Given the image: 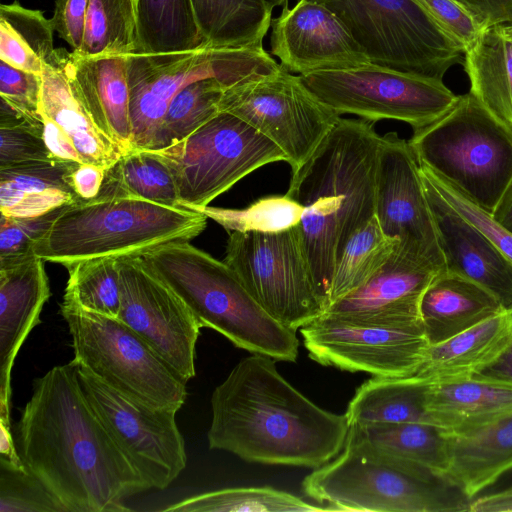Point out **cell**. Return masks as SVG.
<instances>
[{
  "label": "cell",
  "instance_id": "6da1fadb",
  "mask_svg": "<svg viewBox=\"0 0 512 512\" xmlns=\"http://www.w3.org/2000/svg\"><path fill=\"white\" fill-rule=\"evenodd\" d=\"M23 466L67 512H123L149 490L96 416L76 363L52 367L33 382L13 431Z\"/></svg>",
  "mask_w": 512,
  "mask_h": 512
},
{
  "label": "cell",
  "instance_id": "7a4b0ae2",
  "mask_svg": "<svg viewBox=\"0 0 512 512\" xmlns=\"http://www.w3.org/2000/svg\"><path fill=\"white\" fill-rule=\"evenodd\" d=\"M275 361L252 353L214 389L209 447L247 462L323 466L343 450L350 422L304 396Z\"/></svg>",
  "mask_w": 512,
  "mask_h": 512
},
{
  "label": "cell",
  "instance_id": "3957f363",
  "mask_svg": "<svg viewBox=\"0 0 512 512\" xmlns=\"http://www.w3.org/2000/svg\"><path fill=\"white\" fill-rule=\"evenodd\" d=\"M380 142L374 122L340 117L310 157L292 170L286 194L303 207L302 245L326 308L343 248L375 217Z\"/></svg>",
  "mask_w": 512,
  "mask_h": 512
},
{
  "label": "cell",
  "instance_id": "277c9868",
  "mask_svg": "<svg viewBox=\"0 0 512 512\" xmlns=\"http://www.w3.org/2000/svg\"><path fill=\"white\" fill-rule=\"evenodd\" d=\"M139 257L181 298L202 328L219 332L253 354L296 361V331L269 315L224 261L189 241L163 244Z\"/></svg>",
  "mask_w": 512,
  "mask_h": 512
},
{
  "label": "cell",
  "instance_id": "5b68a950",
  "mask_svg": "<svg viewBox=\"0 0 512 512\" xmlns=\"http://www.w3.org/2000/svg\"><path fill=\"white\" fill-rule=\"evenodd\" d=\"M206 225L202 212L135 197L97 196L64 206L33 253L66 268L94 258L139 257L163 244L190 242Z\"/></svg>",
  "mask_w": 512,
  "mask_h": 512
},
{
  "label": "cell",
  "instance_id": "8992f818",
  "mask_svg": "<svg viewBox=\"0 0 512 512\" xmlns=\"http://www.w3.org/2000/svg\"><path fill=\"white\" fill-rule=\"evenodd\" d=\"M304 493L331 511L456 512L470 500L428 470L353 435L343 450L302 482Z\"/></svg>",
  "mask_w": 512,
  "mask_h": 512
},
{
  "label": "cell",
  "instance_id": "52a82bcc",
  "mask_svg": "<svg viewBox=\"0 0 512 512\" xmlns=\"http://www.w3.org/2000/svg\"><path fill=\"white\" fill-rule=\"evenodd\" d=\"M408 142L420 165L491 214L512 182V125L470 92Z\"/></svg>",
  "mask_w": 512,
  "mask_h": 512
},
{
  "label": "cell",
  "instance_id": "ba28073f",
  "mask_svg": "<svg viewBox=\"0 0 512 512\" xmlns=\"http://www.w3.org/2000/svg\"><path fill=\"white\" fill-rule=\"evenodd\" d=\"M60 312L68 325L77 365L150 407L178 412L183 406L188 381L129 326L65 298Z\"/></svg>",
  "mask_w": 512,
  "mask_h": 512
},
{
  "label": "cell",
  "instance_id": "9c48e42d",
  "mask_svg": "<svg viewBox=\"0 0 512 512\" xmlns=\"http://www.w3.org/2000/svg\"><path fill=\"white\" fill-rule=\"evenodd\" d=\"M280 64L261 47L196 49L127 55L131 150H152L170 101L199 79L216 78L227 89L271 74Z\"/></svg>",
  "mask_w": 512,
  "mask_h": 512
},
{
  "label": "cell",
  "instance_id": "30bf717a",
  "mask_svg": "<svg viewBox=\"0 0 512 512\" xmlns=\"http://www.w3.org/2000/svg\"><path fill=\"white\" fill-rule=\"evenodd\" d=\"M151 151L171 171L183 207L198 212L256 169L287 162L273 141L223 111L181 141Z\"/></svg>",
  "mask_w": 512,
  "mask_h": 512
},
{
  "label": "cell",
  "instance_id": "8fae6325",
  "mask_svg": "<svg viewBox=\"0 0 512 512\" xmlns=\"http://www.w3.org/2000/svg\"><path fill=\"white\" fill-rule=\"evenodd\" d=\"M344 23L372 64L442 80L462 51L416 0H315Z\"/></svg>",
  "mask_w": 512,
  "mask_h": 512
},
{
  "label": "cell",
  "instance_id": "7c38bea8",
  "mask_svg": "<svg viewBox=\"0 0 512 512\" xmlns=\"http://www.w3.org/2000/svg\"><path fill=\"white\" fill-rule=\"evenodd\" d=\"M224 262L263 309L287 328L296 331L325 311L299 225L280 232H230Z\"/></svg>",
  "mask_w": 512,
  "mask_h": 512
},
{
  "label": "cell",
  "instance_id": "4fadbf2b",
  "mask_svg": "<svg viewBox=\"0 0 512 512\" xmlns=\"http://www.w3.org/2000/svg\"><path fill=\"white\" fill-rule=\"evenodd\" d=\"M305 86L326 106L376 122L392 119L413 129L444 115L457 101L442 80L388 67L365 66L300 75Z\"/></svg>",
  "mask_w": 512,
  "mask_h": 512
},
{
  "label": "cell",
  "instance_id": "5bb4252c",
  "mask_svg": "<svg viewBox=\"0 0 512 512\" xmlns=\"http://www.w3.org/2000/svg\"><path fill=\"white\" fill-rule=\"evenodd\" d=\"M219 110L241 118L273 141L292 170L310 157L340 118L305 86L300 75L282 66L226 89Z\"/></svg>",
  "mask_w": 512,
  "mask_h": 512
},
{
  "label": "cell",
  "instance_id": "9a60e30c",
  "mask_svg": "<svg viewBox=\"0 0 512 512\" xmlns=\"http://www.w3.org/2000/svg\"><path fill=\"white\" fill-rule=\"evenodd\" d=\"M300 332L315 362L382 377L415 374L429 346L421 323L322 314Z\"/></svg>",
  "mask_w": 512,
  "mask_h": 512
},
{
  "label": "cell",
  "instance_id": "2e32d148",
  "mask_svg": "<svg viewBox=\"0 0 512 512\" xmlns=\"http://www.w3.org/2000/svg\"><path fill=\"white\" fill-rule=\"evenodd\" d=\"M77 370L88 403L120 451L149 489L167 488L187 463L177 412L140 403L86 368L77 365Z\"/></svg>",
  "mask_w": 512,
  "mask_h": 512
},
{
  "label": "cell",
  "instance_id": "e0dca14e",
  "mask_svg": "<svg viewBox=\"0 0 512 512\" xmlns=\"http://www.w3.org/2000/svg\"><path fill=\"white\" fill-rule=\"evenodd\" d=\"M117 260L121 288L118 319L189 381L195 376V348L201 325L181 298L140 257Z\"/></svg>",
  "mask_w": 512,
  "mask_h": 512
},
{
  "label": "cell",
  "instance_id": "ac0fdd59",
  "mask_svg": "<svg viewBox=\"0 0 512 512\" xmlns=\"http://www.w3.org/2000/svg\"><path fill=\"white\" fill-rule=\"evenodd\" d=\"M375 217L386 235L399 240L402 251L446 270L420 164L409 142L395 132L381 137Z\"/></svg>",
  "mask_w": 512,
  "mask_h": 512
},
{
  "label": "cell",
  "instance_id": "d6986e66",
  "mask_svg": "<svg viewBox=\"0 0 512 512\" xmlns=\"http://www.w3.org/2000/svg\"><path fill=\"white\" fill-rule=\"evenodd\" d=\"M271 53L291 73L352 69L370 64L344 23L324 4L299 0L271 20Z\"/></svg>",
  "mask_w": 512,
  "mask_h": 512
},
{
  "label": "cell",
  "instance_id": "ffe728a7",
  "mask_svg": "<svg viewBox=\"0 0 512 512\" xmlns=\"http://www.w3.org/2000/svg\"><path fill=\"white\" fill-rule=\"evenodd\" d=\"M421 176L446 271L481 285L509 310L512 307V262L449 205L422 173Z\"/></svg>",
  "mask_w": 512,
  "mask_h": 512
},
{
  "label": "cell",
  "instance_id": "44dd1931",
  "mask_svg": "<svg viewBox=\"0 0 512 512\" xmlns=\"http://www.w3.org/2000/svg\"><path fill=\"white\" fill-rule=\"evenodd\" d=\"M44 262L32 255L0 267V426L8 428L12 368L50 297Z\"/></svg>",
  "mask_w": 512,
  "mask_h": 512
},
{
  "label": "cell",
  "instance_id": "7402d4cb",
  "mask_svg": "<svg viewBox=\"0 0 512 512\" xmlns=\"http://www.w3.org/2000/svg\"><path fill=\"white\" fill-rule=\"evenodd\" d=\"M442 272L399 248L363 286L331 304L323 314L396 323H421L420 303Z\"/></svg>",
  "mask_w": 512,
  "mask_h": 512
},
{
  "label": "cell",
  "instance_id": "603a6c76",
  "mask_svg": "<svg viewBox=\"0 0 512 512\" xmlns=\"http://www.w3.org/2000/svg\"><path fill=\"white\" fill-rule=\"evenodd\" d=\"M72 85L96 126L124 151L131 150L127 55L78 57L65 62Z\"/></svg>",
  "mask_w": 512,
  "mask_h": 512
},
{
  "label": "cell",
  "instance_id": "cb8c5ba5",
  "mask_svg": "<svg viewBox=\"0 0 512 512\" xmlns=\"http://www.w3.org/2000/svg\"><path fill=\"white\" fill-rule=\"evenodd\" d=\"M512 345V314L505 309L473 327L429 344L415 375L427 386L469 379L495 363Z\"/></svg>",
  "mask_w": 512,
  "mask_h": 512
},
{
  "label": "cell",
  "instance_id": "d4e9b609",
  "mask_svg": "<svg viewBox=\"0 0 512 512\" xmlns=\"http://www.w3.org/2000/svg\"><path fill=\"white\" fill-rule=\"evenodd\" d=\"M441 434L447 452L441 479L469 500L512 470V415L477 429Z\"/></svg>",
  "mask_w": 512,
  "mask_h": 512
},
{
  "label": "cell",
  "instance_id": "484cf974",
  "mask_svg": "<svg viewBox=\"0 0 512 512\" xmlns=\"http://www.w3.org/2000/svg\"><path fill=\"white\" fill-rule=\"evenodd\" d=\"M426 420L443 434L465 432L512 415V380L477 374L426 390Z\"/></svg>",
  "mask_w": 512,
  "mask_h": 512
},
{
  "label": "cell",
  "instance_id": "4316f807",
  "mask_svg": "<svg viewBox=\"0 0 512 512\" xmlns=\"http://www.w3.org/2000/svg\"><path fill=\"white\" fill-rule=\"evenodd\" d=\"M68 51L57 50L42 71L40 113L58 124L73 142L82 163L111 168L125 153L94 123L66 70Z\"/></svg>",
  "mask_w": 512,
  "mask_h": 512
},
{
  "label": "cell",
  "instance_id": "83f0119b",
  "mask_svg": "<svg viewBox=\"0 0 512 512\" xmlns=\"http://www.w3.org/2000/svg\"><path fill=\"white\" fill-rule=\"evenodd\" d=\"M503 310L490 291L446 270L433 278L420 303V317L429 344L449 339Z\"/></svg>",
  "mask_w": 512,
  "mask_h": 512
},
{
  "label": "cell",
  "instance_id": "f1b7e54d",
  "mask_svg": "<svg viewBox=\"0 0 512 512\" xmlns=\"http://www.w3.org/2000/svg\"><path fill=\"white\" fill-rule=\"evenodd\" d=\"M79 164L54 156L0 168L1 214L35 217L79 201L71 180Z\"/></svg>",
  "mask_w": 512,
  "mask_h": 512
},
{
  "label": "cell",
  "instance_id": "f546056e",
  "mask_svg": "<svg viewBox=\"0 0 512 512\" xmlns=\"http://www.w3.org/2000/svg\"><path fill=\"white\" fill-rule=\"evenodd\" d=\"M472 93L489 111L512 125V29L499 24L482 31L464 52Z\"/></svg>",
  "mask_w": 512,
  "mask_h": 512
},
{
  "label": "cell",
  "instance_id": "4dcf8cb0",
  "mask_svg": "<svg viewBox=\"0 0 512 512\" xmlns=\"http://www.w3.org/2000/svg\"><path fill=\"white\" fill-rule=\"evenodd\" d=\"M427 387L415 374L374 376L357 388L345 414L350 426L427 423Z\"/></svg>",
  "mask_w": 512,
  "mask_h": 512
},
{
  "label": "cell",
  "instance_id": "1f68e13d",
  "mask_svg": "<svg viewBox=\"0 0 512 512\" xmlns=\"http://www.w3.org/2000/svg\"><path fill=\"white\" fill-rule=\"evenodd\" d=\"M190 4L204 45L263 46L273 10L266 0H190Z\"/></svg>",
  "mask_w": 512,
  "mask_h": 512
},
{
  "label": "cell",
  "instance_id": "d6a6232c",
  "mask_svg": "<svg viewBox=\"0 0 512 512\" xmlns=\"http://www.w3.org/2000/svg\"><path fill=\"white\" fill-rule=\"evenodd\" d=\"M51 19L40 10L23 7L18 1L0 6V60L11 66L42 74L57 50Z\"/></svg>",
  "mask_w": 512,
  "mask_h": 512
},
{
  "label": "cell",
  "instance_id": "836d02e7",
  "mask_svg": "<svg viewBox=\"0 0 512 512\" xmlns=\"http://www.w3.org/2000/svg\"><path fill=\"white\" fill-rule=\"evenodd\" d=\"M97 196L135 197L173 208H184L171 171L151 150L126 152L106 171Z\"/></svg>",
  "mask_w": 512,
  "mask_h": 512
},
{
  "label": "cell",
  "instance_id": "e575fe53",
  "mask_svg": "<svg viewBox=\"0 0 512 512\" xmlns=\"http://www.w3.org/2000/svg\"><path fill=\"white\" fill-rule=\"evenodd\" d=\"M350 432L373 447L428 470L440 479L446 468L445 438L431 424L351 425Z\"/></svg>",
  "mask_w": 512,
  "mask_h": 512
},
{
  "label": "cell",
  "instance_id": "d590c367",
  "mask_svg": "<svg viewBox=\"0 0 512 512\" xmlns=\"http://www.w3.org/2000/svg\"><path fill=\"white\" fill-rule=\"evenodd\" d=\"M203 45L190 0H139L135 53L175 52Z\"/></svg>",
  "mask_w": 512,
  "mask_h": 512
},
{
  "label": "cell",
  "instance_id": "8d00e7d4",
  "mask_svg": "<svg viewBox=\"0 0 512 512\" xmlns=\"http://www.w3.org/2000/svg\"><path fill=\"white\" fill-rule=\"evenodd\" d=\"M398 245L399 240L386 235L376 217L356 231L335 264L327 308L366 284L388 262Z\"/></svg>",
  "mask_w": 512,
  "mask_h": 512
},
{
  "label": "cell",
  "instance_id": "74e56055",
  "mask_svg": "<svg viewBox=\"0 0 512 512\" xmlns=\"http://www.w3.org/2000/svg\"><path fill=\"white\" fill-rule=\"evenodd\" d=\"M139 0H89L78 57L129 55L138 47Z\"/></svg>",
  "mask_w": 512,
  "mask_h": 512
},
{
  "label": "cell",
  "instance_id": "f35d334b",
  "mask_svg": "<svg viewBox=\"0 0 512 512\" xmlns=\"http://www.w3.org/2000/svg\"><path fill=\"white\" fill-rule=\"evenodd\" d=\"M169 512L331 511L272 487L224 488L190 496L162 509Z\"/></svg>",
  "mask_w": 512,
  "mask_h": 512
},
{
  "label": "cell",
  "instance_id": "ab89813d",
  "mask_svg": "<svg viewBox=\"0 0 512 512\" xmlns=\"http://www.w3.org/2000/svg\"><path fill=\"white\" fill-rule=\"evenodd\" d=\"M226 89L216 78L199 79L180 89L169 103L152 150L181 141L216 116Z\"/></svg>",
  "mask_w": 512,
  "mask_h": 512
},
{
  "label": "cell",
  "instance_id": "60d3db41",
  "mask_svg": "<svg viewBox=\"0 0 512 512\" xmlns=\"http://www.w3.org/2000/svg\"><path fill=\"white\" fill-rule=\"evenodd\" d=\"M67 270L69 278L63 298L85 310L118 318L121 288L117 259L83 260L69 266Z\"/></svg>",
  "mask_w": 512,
  "mask_h": 512
},
{
  "label": "cell",
  "instance_id": "b9f144b4",
  "mask_svg": "<svg viewBox=\"0 0 512 512\" xmlns=\"http://www.w3.org/2000/svg\"><path fill=\"white\" fill-rule=\"evenodd\" d=\"M199 212L220 224L229 233H270L299 225L303 207L285 194L259 198L242 209L206 206Z\"/></svg>",
  "mask_w": 512,
  "mask_h": 512
},
{
  "label": "cell",
  "instance_id": "7bdbcfd3",
  "mask_svg": "<svg viewBox=\"0 0 512 512\" xmlns=\"http://www.w3.org/2000/svg\"><path fill=\"white\" fill-rule=\"evenodd\" d=\"M0 512H67L25 467L0 462Z\"/></svg>",
  "mask_w": 512,
  "mask_h": 512
},
{
  "label": "cell",
  "instance_id": "ee69618b",
  "mask_svg": "<svg viewBox=\"0 0 512 512\" xmlns=\"http://www.w3.org/2000/svg\"><path fill=\"white\" fill-rule=\"evenodd\" d=\"M422 175L458 213L473 224L488 240L512 262V232L493 215L467 198L463 193L420 165Z\"/></svg>",
  "mask_w": 512,
  "mask_h": 512
},
{
  "label": "cell",
  "instance_id": "f6af8a7d",
  "mask_svg": "<svg viewBox=\"0 0 512 512\" xmlns=\"http://www.w3.org/2000/svg\"><path fill=\"white\" fill-rule=\"evenodd\" d=\"M63 207L35 217H10L1 214L0 267L34 255L35 243L50 228Z\"/></svg>",
  "mask_w": 512,
  "mask_h": 512
},
{
  "label": "cell",
  "instance_id": "bcb514c9",
  "mask_svg": "<svg viewBox=\"0 0 512 512\" xmlns=\"http://www.w3.org/2000/svg\"><path fill=\"white\" fill-rule=\"evenodd\" d=\"M44 123L25 122L0 128V168L53 156L43 137Z\"/></svg>",
  "mask_w": 512,
  "mask_h": 512
},
{
  "label": "cell",
  "instance_id": "7dc6e473",
  "mask_svg": "<svg viewBox=\"0 0 512 512\" xmlns=\"http://www.w3.org/2000/svg\"><path fill=\"white\" fill-rule=\"evenodd\" d=\"M416 1L463 54L474 44L484 30L453 0Z\"/></svg>",
  "mask_w": 512,
  "mask_h": 512
},
{
  "label": "cell",
  "instance_id": "c3c4849f",
  "mask_svg": "<svg viewBox=\"0 0 512 512\" xmlns=\"http://www.w3.org/2000/svg\"><path fill=\"white\" fill-rule=\"evenodd\" d=\"M42 75L21 70L0 60V98L35 119L40 113Z\"/></svg>",
  "mask_w": 512,
  "mask_h": 512
},
{
  "label": "cell",
  "instance_id": "681fc988",
  "mask_svg": "<svg viewBox=\"0 0 512 512\" xmlns=\"http://www.w3.org/2000/svg\"><path fill=\"white\" fill-rule=\"evenodd\" d=\"M89 0H56L53 17L55 31L77 51L83 42Z\"/></svg>",
  "mask_w": 512,
  "mask_h": 512
},
{
  "label": "cell",
  "instance_id": "f907efd6",
  "mask_svg": "<svg viewBox=\"0 0 512 512\" xmlns=\"http://www.w3.org/2000/svg\"><path fill=\"white\" fill-rule=\"evenodd\" d=\"M483 29L512 23V0H453Z\"/></svg>",
  "mask_w": 512,
  "mask_h": 512
},
{
  "label": "cell",
  "instance_id": "816d5d0a",
  "mask_svg": "<svg viewBox=\"0 0 512 512\" xmlns=\"http://www.w3.org/2000/svg\"><path fill=\"white\" fill-rule=\"evenodd\" d=\"M105 173L106 170L102 167L80 163L71 174L75 192L84 200L95 198L99 194Z\"/></svg>",
  "mask_w": 512,
  "mask_h": 512
},
{
  "label": "cell",
  "instance_id": "f5cc1de1",
  "mask_svg": "<svg viewBox=\"0 0 512 512\" xmlns=\"http://www.w3.org/2000/svg\"><path fill=\"white\" fill-rule=\"evenodd\" d=\"M42 118L44 123L43 137L53 156L82 163L73 142L63 129L51 119Z\"/></svg>",
  "mask_w": 512,
  "mask_h": 512
},
{
  "label": "cell",
  "instance_id": "db71d44e",
  "mask_svg": "<svg viewBox=\"0 0 512 512\" xmlns=\"http://www.w3.org/2000/svg\"><path fill=\"white\" fill-rule=\"evenodd\" d=\"M470 512H512V486L501 491L471 499Z\"/></svg>",
  "mask_w": 512,
  "mask_h": 512
},
{
  "label": "cell",
  "instance_id": "11a10c76",
  "mask_svg": "<svg viewBox=\"0 0 512 512\" xmlns=\"http://www.w3.org/2000/svg\"><path fill=\"white\" fill-rule=\"evenodd\" d=\"M509 310L512 314V307ZM479 374L512 380V345L495 363Z\"/></svg>",
  "mask_w": 512,
  "mask_h": 512
},
{
  "label": "cell",
  "instance_id": "9f6ffc18",
  "mask_svg": "<svg viewBox=\"0 0 512 512\" xmlns=\"http://www.w3.org/2000/svg\"><path fill=\"white\" fill-rule=\"evenodd\" d=\"M492 215L512 232V182Z\"/></svg>",
  "mask_w": 512,
  "mask_h": 512
},
{
  "label": "cell",
  "instance_id": "6f0895ef",
  "mask_svg": "<svg viewBox=\"0 0 512 512\" xmlns=\"http://www.w3.org/2000/svg\"><path fill=\"white\" fill-rule=\"evenodd\" d=\"M266 1L269 4V6L273 9L278 6L283 7V8L288 7L289 0H266Z\"/></svg>",
  "mask_w": 512,
  "mask_h": 512
},
{
  "label": "cell",
  "instance_id": "680465c9",
  "mask_svg": "<svg viewBox=\"0 0 512 512\" xmlns=\"http://www.w3.org/2000/svg\"><path fill=\"white\" fill-rule=\"evenodd\" d=\"M509 25H510V27H511V29H512V23H510Z\"/></svg>",
  "mask_w": 512,
  "mask_h": 512
}]
</instances>
